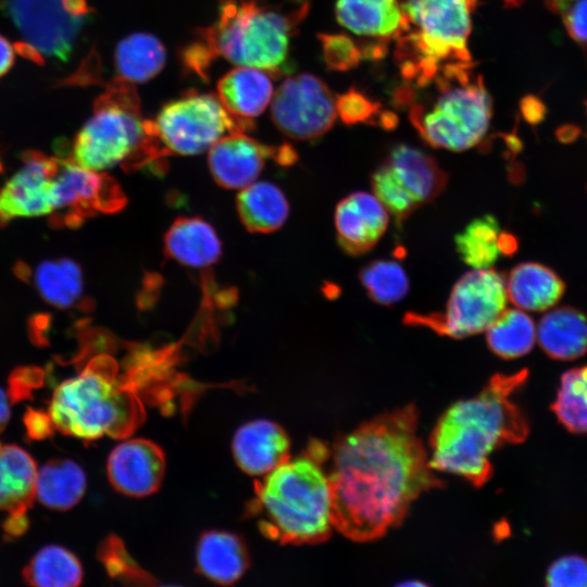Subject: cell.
I'll list each match as a JSON object with an SVG mask.
<instances>
[{"label":"cell","mask_w":587,"mask_h":587,"mask_svg":"<svg viewBox=\"0 0 587 587\" xmlns=\"http://www.w3.org/2000/svg\"><path fill=\"white\" fill-rule=\"evenodd\" d=\"M0 12L34 54L66 62L92 10L86 0H0Z\"/></svg>","instance_id":"7c38bea8"},{"label":"cell","mask_w":587,"mask_h":587,"mask_svg":"<svg viewBox=\"0 0 587 587\" xmlns=\"http://www.w3.org/2000/svg\"><path fill=\"white\" fill-rule=\"evenodd\" d=\"M503 277L492 268H474L453 285L442 313H408L410 325L426 326L439 335L464 338L485 332L505 310Z\"/></svg>","instance_id":"8fae6325"},{"label":"cell","mask_w":587,"mask_h":587,"mask_svg":"<svg viewBox=\"0 0 587 587\" xmlns=\"http://www.w3.org/2000/svg\"><path fill=\"white\" fill-rule=\"evenodd\" d=\"M308 11L307 0H220L216 20L182 50V64L205 80L218 59L277 77L288 70L290 41Z\"/></svg>","instance_id":"3957f363"},{"label":"cell","mask_w":587,"mask_h":587,"mask_svg":"<svg viewBox=\"0 0 587 587\" xmlns=\"http://www.w3.org/2000/svg\"><path fill=\"white\" fill-rule=\"evenodd\" d=\"M276 127L295 140H312L326 134L337 116L336 98L328 86L312 74L283 80L271 101Z\"/></svg>","instance_id":"4fadbf2b"},{"label":"cell","mask_w":587,"mask_h":587,"mask_svg":"<svg viewBox=\"0 0 587 587\" xmlns=\"http://www.w3.org/2000/svg\"><path fill=\"white\" fill-rule=\"evenodd\" d=\"M527 378L522 370L497 374L476 396L450 405L436 423L429 439V463L438 472L484 485L492 474L490 457L504 444H517L528 424L511 395Z\"/></svg>","instance_id":"7a4b0ae2"},{"label":"cell","mask_w":587,"mask_h":587,"mask_svg":"<svg viewBox=\"0 0 587 587\" xmlns=\"http://www.w3.org/2000/svg\"><path fill=\"white\" fill-rule=\"evenodd\" d=\"M508 298L520 309L544 311L563 296V280L549 267L526 262L511 270L505 283Z\"/></svg>","instance_id":"cb8c5ba5"},{"label":"cell","mask_w":587,"mask_h":587,"mask_svg":"<svg viewBox=\"0 0 587 587\" xmlns=\"http://www.w3.org/2000/svg\"><path fill=\"white\" fill-rule=\"evenodd\" d=\"M28 521L26 513H11L3 524V529L9 536H20L26 532Z\"/></svg>","instance_id":"ee69618b"},{"label":"cell","mask_w":587,"mask_h":587,"mask_svg":"<svg viewBox=\"0 0 587 587\" xmlns=\"http://www.w3.org/2000/svg\"><path fill=\"white\" fill-rule=\"evenodd\" d=\"M330 450L317 440L254 484L247 511L263 536L279 544L326 540L333 525V502L325 463Z\"/></svg>","instance_id":"277c9868"},{"label":"cell","mask_w":587,"mask_h":587,"mask_svg":"<svg viewBox=\"0 0 587 587\" xmlns=\"http://www.w3.org/2000/svg\"><path fill=\"white\" fill-rule=\"evenodd\" d=\"M569 1L571 0H547V3L552 10L559 11Z\"/></svg>","instance_id":"7dc6e473"},{"label":"cell","mask_w":587,"mask_h":587,"mask_svg":"<svg viewBox=\"0 0 587 587\" xmlns=\"http://www.w3.org/2000/svg\"><path fill=\"white\" fill-rule=\"evenodd\" d=\"M417 411L405 405L340 437L328 472L333 525L369 541L399 525L425 491L442 486L417 436Z\"/></svg>","instance_id":"6da1fadb"},{"label":"cell","mask_w":587,"mask_h":587,"mask_svg":"<svg viewBox=\"0 0 587 587\" xmlns=\"http://www.w3.org/2000/svg\"><path fill=\"white\" fill-rule=\"evenodd\" d=\"M336 105L337 114L347 125L370 122L379 110L378 103L354 89L336 98Z\"/></svg>","instance_id":"f35d334b"},{"label":"cell","mask_w":587,"mask_h":587,"mask_svg":"<svg viewBox=\"0 0 587 587\" xmlns=\"http://www.w3.org/2000/svg\"><path fill=\"white\" fill-rule=\"evenodd\" d=\"M388 213L375 195L355 191L345 197L334 216L340 248L354 257L369 252L385 234Z\"/></svg>","instance_id":"d6986e66"},{"label":"cell","mask_w":587,"mask_h":587,"mask_svg":"<svg viewBox=\"0 0 587 587\" xmlns=\"http://www.w3.org/2000/svg\"><path fill=\"white\" fill-rule=\"evenodd\" d=\"M166 257L192 268H209L222 253L215 229L199 216L176 218L164 235Z\"/></svg>","instance_id":"44dd1931"},{"label":"cell","mask_w":587,"mask_h":587,"mask_svg":"<svg viewBox=\"0 0 587 587\" xmlns=\"http://www.w3.org/2000/svg\"><path fill=\"white\" fill-rule=\"evenodd\" d=\"M489 349L503 359H515L530 351L536 339L533 320L521 310H504L486 329Z\"/></svg>","instance_id":"1f68e13d"},{"label":"cell","mask_w":587,"mask_h":587,"mask_svg":"<svg viewBox=\"0 0 587 587\" xmlns=\"http://www.w3.org/2000/svg\"><path fill=\"white\" fill-rule=\"evenodd\" d=\"M499 223L490 214L471 221L455 237L460 258L473 268H489L499 255Z\"/></svg>","instance_id":"d6a6232c"},{"label":"cell","mask_w":587,"mask_h":587,"mask_svg":"<svg viewBox=\"0 0 587 587\" xmlns=\"http://www.w3.org/2000/svg\"><path fill=\"white\" fill-rule=\"evenodd\" d=\"M396 101L408 108L411 124L433 148L465 151L486 135L492 101L472 61L441 66L426 83H403Z\"/></svg>","instance_id":"5b68a950"},{"label":"cell","mask_w":587,"mask_h":587,"mask_svg":"<svg viewBox=\"0 0 587 587\" xmlns=\"http://www.w3.org/2000/svg\"><path fill=\"white\" fill-rule=\"evenodd\" d=\"M370 298L382 304L399 302L409 291V278L403 267L392 260H374L359 273Z\"/></svg>","instance_id":"e575fe53"},{"label":"cell","mask_w":587,"mask_h":587,"mask_svg":"<svg viewBox=\"0 0 587 587\" xmlns=\"http://www.w3.org/2000/svg\"><path fill=\"white\" fill-rule=\"evenodd\" d=\"M559 12L565 28L576 41L587 43V0H571Z\"/></svg>","instance_id":"ab89813d"},{"label":"cell","mask_w":587,"mask_h":587,"mask_svg":"<svg viewBox=\"0 0 587 587\" xmlns=\"http://www.w3.org/2000/svg\"><path fill=\"white\" fill-rule=\"evenodd\" d=\"M10 419V401L5 391L0 388V433L5 428Z\"/></svg>","instance_id":"f6af8a7d"},{"label":"cell","mask_w":587,"mask_h":587,"mask_svg":"<svg viewBox=\"0 0 587 587\" xmlns=\"http://www.w3.org/2000/svg\"><path fill=\"white\" fill-rule=\"evenodd\" d=\"M24 424L27 437L36 440L49 437L54 428L49 413L34 409H28L25 413Z\"/></svg>","instance_id":"60d3db41"},{"label":"cell","mask_w":587,"mask_h":587,"mask_svg":"<svg viewBox=\"0 0 587 587\" xmlns=\"http://www.w3.org/2000/svg\"><path fill=\"white\" fill-rule=\"evenodd\" d=\"M499 248L502 254H512L516 248V239L509 233L501 232L499 237Z\"/></svg>","instance_id":"bcb514c9"},{"label":"cell","mask_w":587,"mask_h":587,"mask_svg":"<svg viewBox=\"0 0 587 587\" xmlns=\"http://www.w3.org/2000/svg\"><path fill=\"white\" fill-rule=\"evenodd\" d=\"M23 577L32 586L73 587L82 583L83 567L66 548L48 545L32 558L23 570Z\"/></svg>","instance_id":"4dcf8cb0"},{"label":"cell","mask_w":587,"mask_h":587,"mask_svg":"<svg viewBox=\"0 0 587 587\" xmlns=\"http://www.w3.org/2000/svg\"><path fill=\"white\" fill-rule=\"evenodd\" d=\"M338 23L359 38L362 57L378 59L402 30L399 0H337Z\"/></svg>","instance_id":"e0dca14e"},{"label":"cell","mask_w":587,"mask_h":587,"mask_svg":"<svg viewBox=\"0 0 587 587\" xmlns=\"http://www.w3.org/2000/svg\"><path fill=\"white\" fill-rule=\"evenodd\" d=\"M145 121L134 84L116 76L76 134L70 160L95 172L116 165L126 171L145 167L149 164Z\"/></svg>","instance_id":"ba28073f"},{"label":"cell","mask_w":587,"mask_h":587,"mask_svg":"<svg viewBox=\"0 0 587 587\" xmlns=\"http://www.w3.org/2000/svg\"><path fill=\"white\" fill-rule=\"evenodd\" d=\"M165 455L155 442L135 438L117 445L110 453L107 472L115 490L129 497L155 492L165 473Z\"/></svg>","instance_id":"ac0fdd59"},{"label":"cell","mask_w":587,"mask_h":587,"mask_svg":"<svg viewBox=\"0 0 587 587\" xmlns=\"http://www.w3.org/2000/svg\"><path fill=\"white\" fill-rule=\"evenodd\" d=\"M15 59L14 47L0 34V78L13 66Z\"/></svg>","instance_id":"7bdbcfd3"},{"label":"cell","mask_w":587,"mask_h":587,"mask_svg":"<svg viewBox=\"0 0 587 587\" xmlns=\"http://www.w3.org/2000/svg\"><path fill=\"white\" fill-rule=\"evenodd\" d=\"M478 0H399L395 58L403 83L420 86L447 63L472 61L467 40Z\"/></svg>","instance_id":"52a82bcc"},{"label":"cell","mask_w":587,"mask_h":587,"mask_svg":"<svg viewBox=\"0 0 587 587\" xmlns=\"http://www.w3.org/2000/svg\"><path fill=\"white\" fill-rule=\"evenodd\" d=\"M54 212L70 213L68 224H78L96 213L121 211L127 198L113 177L58 159L53 180Z\"/></svg>","instance_id":"5bb4252c"},{"label":"cell","mask_w":587,"mask_h":587,"mask_svg":"<svg viewBox=\"0 0 587 587\" xmlns=\"http://www.w3.org/2000/svg\"><path fill=\"white\" fill-rule=\"evenodd\" d=\"M546 584L551 587H587V559L575 554L559 558L549 566Z\"/></svg>","instance_id":"74e56055"},{"label":"cell","mask_w":587,"mask_h":587,"mask_svg":"<svg viewBox=\"0 0 587 587\" xmlns=\"http://www.w3.org/2000/svg\"><path fill=\"white\" fill-rule=\"evenodd\" d=\"M58 159L27 152L21 167L0 187V224L54 213Z\"/></svg>","instance_id":"2e32d148"},{"label":"cell","mask_w":587,"mask_h":587,"mask_svg":"<svg viewBox=\"0 0 587 587\" xmlns=\"http://www.w3.org/2000/svg\"><path fill=\"white\" fill-rule=\"evenodd\" d=\"M34 285L46 302L59 309H67L82 297L83 272L68 258L46 260L34 271Z\"/></svg>","instance_id":"f546056e"},{"label":"cell","mask_w":587,"mask_h":587,"mask_svg":"<svg viewBox=\"0 0 587 587\" xmlns=\"http://www.w3.org/2000/svg\"><path fill=\"white\" fill-rule=\"evenodd\" d=\"M152 163L170 155H196L230 133L247 132L252 121L232 115L216 95L190 90L146 118Z\"/></svg>","instance_id":"9c48e42d"},{"label":"cell","mask_w":587,"mask_h":587,"mask_svg":"<svg viewBox=\"0 0 587 587\" xmlns=\"http://www.w3.org/2000/svg\"><path fill=\"white\" fill-rule=\"evenodd\" d=\"M505 8H516L523 4L524 0H501Z\"/></svg>","instance_id":"c3c4849f"},{"label":"cell","mask_w":587,"mask_h":587,"mask_svg":"<svg viewBox=\"0 0 587 587\" xmlns=\"http://www.w3.org/2000/svg\"><path fill=\"white\" fill-rule=\"evenodd\" d=\"M36 374L37 371L25 370L16 372L15 376L11 377L10 394L14 400L25 399L29 396L30 390L37 386L36 382L40 378Z\"/></svg>","instance_id":"b9f144b4"},{"label":"cell","mask_w":587,"mask_h":587,"mask_svg":"<svg viewBox=\"0 0 587 587\" xmlns=\"http://www.w3.org/2000/svg\"><path fill=\"white\" fill-rule=\"evenodd\" d=\"M232 450L242 472L264 476L290 458V440L278 424L255 420L237 429Z\"/></svg>","instance_id":"ffe728a7"},{"label":"cell","mask_w":587,"mask_h":587,"mask_svg":"<svg viewBox=\"0 0 587 587\" xmlns=\"http://www.w3.org/2000/svg\"><path fill=\"white\" fill-rule=\"evenodd\" d=\"M447 182L432 155L403 143L390 149L371 178L374 195L398 225L439 196Z\"/></svg>","instance_id":"30bf717a"},{"label":"cell","mask_w":587,"mask_h":587,"mask_svg":"<svg viewBox=\"0 0 587 587\" xmlns=\"http://www.w3.org/2000/svg\"><path fill=\"white\" fill-rule=\"evenodd\" d=\"M270 159L289 165L296 161V152L289 146H270L237 132L225 135L209 149L208 163L217 185L242 189L255 182Z\"/></svg>","instance_id":"9a60e30c"},{"label":"cell","mask_w":587,"mask_h":587,"mask_svg":"<svg viewBox=\"0 0 587 587\" xmlns=\"http://www.w3.org/2000/svg\"><path fill=\"white\" fill-rule=\"evenodd\" d=\"M166 49L150 33L136 32L118 41L114 51L117 77L142 84L155 77L165 66Z\"/></svg>","instance_id":"f1b7e54d"},{"label":"cell","mask_w":587,"mask_h":587,"mask_svg":"<svg viewBox=\"0 0 587 587\" xmlns=\"http://www.w3.org/2000/svg\"><path fill=\"white\" fill-rule=\"evenodd\" d=\"M323 57L328 68L347 71L357 66L363 58L357 41L346 35H319Z\"/></svg>","instance_id":"d590c367"},{"label":"cell","mask_w":587,"mask_h":587,"mask_svg":"<svg viewBox=\"0 0 587 587\" xmlns=\"http://www.w3.org/2000/svg\"><path fill=\"white\" fill-rule=\"evenodd\" d=\"M37 466L16 445L0 444V510L26 513L35 498Z\"/></svg>","instance_id":"484cf974"},{"label":"cell","mask_w":587,"mask_h":587,"mask_svg":"<svg viewBox=\"0 0 587 587\" xmlns=\"http://www.w3.org/2000/svg\"><path fill=\"white\" fill-rule=\"evenodd\" d=\"M236 208L243 226L260 234L278 229L289 213L285 195L268 182H253L243 187L237 196Z\"/></svg>","instance_id":"4316f807"},{"label":"cell","mask_w":587,"mask_h":587,"mask_svg":"<svg viewBox=\"0 0 587 587\" xmlns=\"http://www.w3.org/2000/svg\"><path fill=\"white\" fill-rule=\"evenodd\" d=\"M117 370L114 359L99 354L78 375L62 382L48 412L54 428L86 441L133 434L146 416L137 385L139 364L122 375Z\"/></svg>","instance_id":"8992f818"},{"label":"cell","mask_w":587,"mask_h":587,"mask_svg":"<svg viewBox=\"0 0 587 587\" xmlns=\"http://www.w3.org/2000/svg\"><path fill=\"white\" fill-rule=\"evenodd\" d=\"M196 563L200 574L208 579L232 585L248 570L250 555L238 535L225 530H208L197 544Z\"/></svg>","instance_id":"603a6c76"},{"label":"cell","mask_w":587,"mask_h":587,"mask_svg":"<svg viewBox=\"0 0 587 587\" xmlns=\"http://www.w3.org/2000/svg\"><path fill=\"white\" fill-rule=\"evenodd\" d=\"M537 336L550 358L577 359L587 352V316L570 307L552 310L541 319Z\"/></svg>","instance_id":"d4e9b609"},{"label":"cell","mask_w":587,"mask_h":587,"mask_svg":"<svg viewBox=\"0 0 587 587\" xmlns=\"http://www.w3.org/2000/svg\"><path fill=\"white\" fill-rule=\"evenodd\" d=\"M87 486L83 467L71 459H54L37 471L35 497L51 510L72 509Z\"/></svg>","instance_id":"83f0119b"},{"label":"cell","mask_w":587,"mask_h":587,"mask_svg":"<svg viewBox=\"0 0 587 587\" xmlns=\"http://www.w3.org/2000/svg\"><path fill=\"white\" fill-rule=\"evenodd\" d=\"M99 558L108 573L115 578L137 580L149 578L145 572L139 573V567L130 559L120 539L111 536L104 540L99 549Z\"/></svg>","instance_id":"8d00e7d4"},{"label":"cell","mask_w":587,"mask_h":587,"mask_svg":"<svg viewBox=\"0 0 587 587\" xmlns=\"http://www.w3.org/2000/svg\"><path fill=\"white\" fill-rule=\"evenodd\" d=\"M271 77L261 68L236 66L218 79L216 96L232 115L253 122L272 101Z\"/></svg>","instance_id":"7402d4cb"},{"label":"cell","mask_w":587,"mask_h":587,"mask_svg":"<svg viewBox=\"0 0 587 587\" xmlns=\"http://www.w3.org/2000/svg\"><path fill=\"white\" fill-rule=\"evenodd\" d=\"M552 409L569 430L587 434V365L562 375Z\"/></svg>","instance_id":"836d02e7"}]
</instances>
